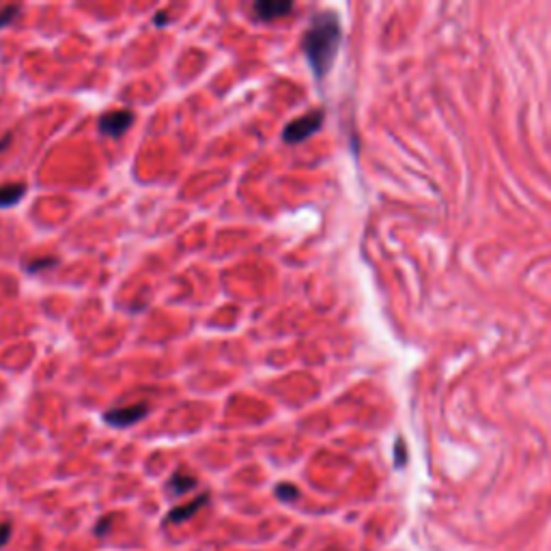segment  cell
Listing matches in <instances>:
<instances>
[{
    "mask_svg": "<svg viewBox=\"0 0 551 551\" xmlns=\"http://www.w3.org/2000/svg\"><path fill=\"white\" fill-rule=\"evenodd\" d=\"M343 43L341 18L334 11H321L312 18L302 47L317 78H325L332 69Z\"/></svg>",
    "mask_w": 551,
    "mask_h": 551,
    "instance_id": "obj_1",
    "label": "cell"
},
{
    "mask_svg": "<svg viewBox=\"0 0 551 551\" xmlns=\"http://www.w3.org/2000/svg\"><path fill=\"white\" fill-rule=\"evenodd\" d=\"M323 117H325L323 110H310L308 115L297 117L295 121H291V123L285 127V132H283L285 142L297 144V142L310 138L314 132H319V127H321V123H323Z\"/></svg>",
    "mask_w": 551,
    "mask_h": 551,
    "instance_id": "obj_2",
    "label": "cell"
},
{
    "mask_svg": "<svg viewBox=\"0 0 551 551\" xmlns=\"http://www.w3.org/2000/svg\"><path fill=\"white\" fill-rule=\"evenodd\" d=\"M132 121H134V113H130V110H113V113L101 115L99 132L110 138H119L130 130Z\"/></svg>",
    "mask_w": 551,
    "mask_h": 551,
    "instance_id": "obj_3",
    "label": "cell"
},
{
    "mask_svg": "<svg viewBox=\"0 0 551 551\" xmlns=\"http://www.w3.org/2000/svg\"><path fill=\"white\" fill-rule=\"evenodd\" d=\"M149 411V405L147 403H136V405H127V407H117V409H108L103 414V420L108 424L113 426H119V428H125L130 424H136L140 422Z\"/></svg>",
    "mask_w": 551,
    "mask_h": 551,
    "instance_id": "obj_4",
    "label": "cell"
},
{
    "mask_svg": "<svg viewBox=\"0 0 551 551\" xmlns=\"http://www.w3.org/2000/svg\"><path fill=\"white\" fill-rule=\"evenodd\" d=\"M209 502V493H200L198 498H194L192 502H188V504H183V506H177V509H173L171 513H169V517L164 519V523H181V521H188V519H192L205 504Z\"/></svg>",
    "mask_w": 551,
    "mask_h": 551,
    "instance_id": "obj_5",
    "label": "cell"
},
{
    "mask_svg": "<svg viewBox=\"0 0 551 551\" xmlns=\"http://www.w3.org/2000/svg\"><path fill=\"white\" fill-rule=\"evenodd\" d=\"M293 3H283V0H259L254 5V13L261 20H276V18H283L287 13H291Z\"/></svg>",
    "mask_w": 551,
    "mask_h": 551,
    "instance_id": "obj_6",
    "label": "cell"
},
{
    "mask_svg": "<svg viewBox=\"0 0 551 551\" xmlns=\"http://www.w3.org/2000/svg\"><path fill=\"white\" fill-rule=\"evenodd\" d=\"M196 484H198V480L194 476H190L186 472H175L171 476V480L166 482V489L171 491V495H183V493L192 491Z\"/></svg>",
    "mask_w": 551,
    "mask_h": 551,
    "instance_id": "obj_7",
    "label": "cell"
},
{
    "mask_svg": "<svg viewBox=\"0 0 551 551\" xmlns=\"http://www.w3.org/2000/svg\"><path fill=\"white\" fill-rule=\"evenodd\" d=\"M24 194H26V186L20 183V181L0 186V207H13L16 203L22 200Z\"/></svg>",
    "mask_w": 551,
    "mask_h": 551,
    "instance_id": "obj_8",
    "label": "cell"
},
{
    "mask_svg": "<svg viewBox=\"0 0 551 551\" xmlns=\"http://www.w3.org/2000/svg\"><path fill=\"white\" fill-rule=\"evenodd\" d=\"M276 495H278V500H283V502H295L300 498V491H297L295 484L280 482L278 487H276Z\"/></svg>",
    "mask_w": 551,
    "mask_h": 551,
    "instance_id": "obj_9",
    "label": "cell"
},
{
    "mask_svg": "<svg viewBox=\"0 0 551 551\" xmlns=\"http://www.w3.org/2000/svg\"><path fill=\"white\" fill-rule=\"evenodd\" d=\"M20 9H22L20 5H5V7H0V28L7 26V24L16 18V13H18Z\"/></svg>",
    "mask_w": 551,
    "mask_h": 551,
    "instance_id": "obj_10",
    "label": "cell"
},
{
    "mask_svg": "<svg viewBox=\"0 0 551 551\" xmlns=\"http://www.w3.org/2000/svg\"><path fill=\"white\" fill-rule=\"evenodd\" d=\"M52 265H57V259H39V261H35V263H28V271H39V269H45V267H52Z\"/></svg>",
    "mask_w": 551,
    "mask_h": 551,
    "instance_id": "obj_11",
    "label": "cell"
},
{
    "mask_svg": "<svg viewBox=\"0 0 551 551\" xmlns=\"http://www.w3.org/2000/svg\"><path fill=\"white\" fill-rule=\"evenodd\" d=\"M11 538V523L9 521H3L0 523V547H5Z\"/></svg>",
    "mask_w": 551,
    "mask_h": 551,
    "instance_id": "obj_12",
    "label": "cell"
},
{
    "mask_svg": "<svg viewBox=\"0 0 551 551\" xmlns=\"http://www.w3.org/2000/svg\"><path fill=\"white\" fill-rule=\"evenodd\" d=\"M108 523H110V517H103V519H101V521L97 523V528H95L97 536H106V532H108V528H110Z\"/></svg>",
    "mask_w": 551,
    "mask_h": 551,
    "instance_id": "obj_13",
    "label": "cell"
},
{
    "mask_svg": "<svg viewBox=\"0 0 551 551\" xmlns=\"http://www.w3.org/2000/svg\"><path fill=\"white\" fill-rule=\"evenodd\" d=\"M9 144V136H5L3 140H0V149H3V147H7Z\"/></svg>",
    "mask_w": 551,
    "mask_h": 551,
    "instance_id": "obj_14",
    "label": "cell"
}]
</instances>
